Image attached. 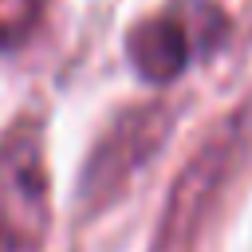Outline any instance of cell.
<instances>
[{"instance_id":"cell-1","label":"cell","mask_w":252,"mask_h":252,"mask_svg":"<svg viewBox=\"0 0 252 252\" xmlns=\"http://www.w3.org/2000/svg\"><path fill=\"white\" fill-rule=\"evenodd\" d=\"M51 220L47 209V165L35 130L16 126L0 138V244L28 252L43 240Z\"/></svg>"},{"instance_id":"cell-2","label":"cell","mask_w":252,"mask_h":252,"mask_svg":"<svg viewBox=\"0 0 252 252\" xmlns=\"http://www.w3.org/2000/svg\"><path fill=\"white\" fill-rule=\"evenodd\" d=\"M189 32L177 16H154V20H142L130 39H126V51H130V63L142 79L150 83H169L185 71L189 63Z\"/></svg>"}]
</instances>
